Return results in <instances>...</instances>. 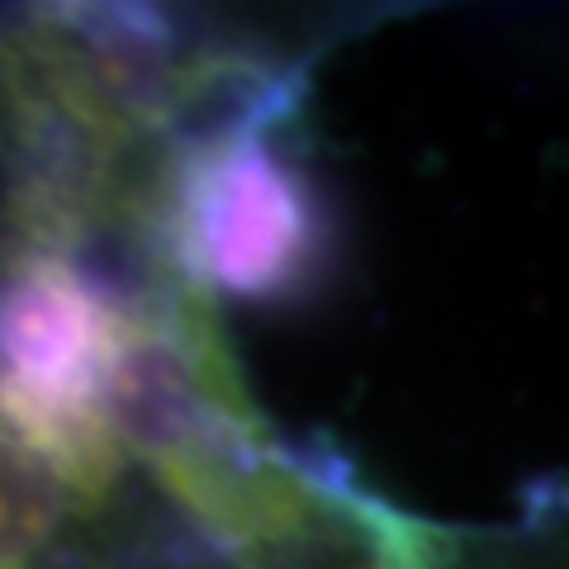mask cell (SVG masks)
Here are the masks:
<instances>
[{
  "label": "cell",
  "mask_w": 569,
  "mask_h": 569,
  "mask_svg": "<svg viewBox=\"0 0 569 569\" xmlns=\"http://www.w3.org/2000/svg\"><path fill=\"white\" fill-rule=\"evenodd\" d=\"M167 247L190 295L213 290L271 305L318 276L328 219L305 171L271 142H242L176 171Z\"/></svg>",
  "instance_id": "cell-2"
},
{
  "label": "cell",
  "mask_w": 569,
  "mask_h": 569,
  "mask_svg": "<svg viewBox=\"0 0 569 569\" xmlns=\"http://www.w3.org/2000/svg\"><path fill=\"white\" fill-rule=\"evenodd\" d=\"M309 100V62H284L247 48H213L176 62L162 104L152 114V138L181 167L209 162L242 142L290 123Z\"/></svg>",
  "instance_id": "cell-3"
},
{
  "label": "cell",
  "mask_w": 569,
  "mask_h": 569,
  "mask_svg": "<svg viewBox=\"0 0 569 569\" xmlns=\"http://www.w3.org/2000/svg\"><path fill=\"white\" fill-rule=\"evenodd\" d=\"M119 328L123 318L43 247H24L0 276V432L48 456L81 498L119 475L100 427Z\"/></svg>",
  "instance_id": "cell-1"
}]
</instances>
